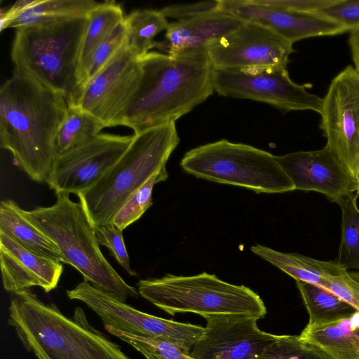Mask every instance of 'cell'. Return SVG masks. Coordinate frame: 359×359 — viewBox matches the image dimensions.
Segmentation results:
<instances>
[{
    "instance_id": "6da1fadb",
    "label": "cell",
    "mask_w": 359,
    "mask_h": 359,
    "mask_svg": "<svg viewBox=\"0 0 359 359\" xmlns=\"http://www.w3.org/2000/svg\"><path fill=\"white\" fill-rule=\"evenodd\" d=\"M138 59L137 88L116 126L137 133L175 123L214 92V68L205 48L167 54L150 51Z\"/></svg>"
},
{
    "instance_id": "7a4b0ae2",
    "label": "cell",
    "mask_w": 359,
    "mask_h": 359,
    "mask_svg": "<svg viewBox=\"0 0 359 359\" xmlns=\"http://www.w3.org/2000/svg\"><path fill=\"white\" fill-rule=\"evenodd\" d=\"M67 106L62 95L15 70L1 87L0 146L33 181L48 178Z\"/></svg>"
},
{
    "instance_id": "3957f363",
    "label": "cell",
    "mask_w": 359,
    "mask_h": 359,
    "mask_svg": "<svg viewBox=\"0 0 359 359\" xmlns=\"http://www.w3.org/2000/svg\"><path fill=\"white\" fill-rule=\"evenodd\" d=\"M8 311L9 325L37 359H130L89 323L81 307L67 317L27 290L12 293Z\"/></svg>"
},
{
    "instance_id": "277c9868",
    "label": "cell",
    "mask_w": 359,
    "mask_h": 359,
    "mask_svg": "<svg viewBox=\"0 0 359 359\" xmlns=\"http://www.w3.org/2000/svg\"><path fill=\"white\" fill-rule=\"evenodd\" d=\"M22 212L55 243L65 263L74 267L86 281L123 302L138 296L104 257L95 226L80 202L73 201L69 194H57L53 205Z\"/></svg>"
},
{
    "instance_id": "5b68a950",
    "label": "cell",
    "mask_w": 359,
    "mask_h": 359,
    "mask_svg": "<svg viewBox=\"0 0 359 359\" xmlns=\"http://www.w3.org/2000/svg\"><path fill=\"white\" fill-rule=\"evenodd\" d=\"M88 15L15 29L11 56L14 70L62 95L78 89L79 55Z\"/></svg>"
},
{
    "instance_id": "8992f818",
    "label": "cell",
    "mask_w": 359,
    "mask_h": 359,
    "mask_svg": "<svg viewBox=\"0 0 359 359\" xmlns=\"http://www.w3.org/2000/svg\"><path fill=\"white\" fill-rule=\"evenodd\" d=\"M179 142L175 122L134 133L113 167L93 187L77 196L95 227L112 223L128 198L165 168Z\"/></svg>"
},
{
    "instance_id": "52a82bcc",
    "label": "cell",
    "mask_w": 359,
    "mask_h": 359,
    "mask_svg": "<svg viewBox=\"0 0 359 359\" xmlns=\"http://www.w3.org/2000/svg\"><path fill=\"white\" fill-rule=\"evenodd\" d=\"M137 289L143 298L171 316L188 312L205 318L213 315L245 314L259 320L267 313L263 300L252 290L206 272L143 279L138 282Z\"/></svg>"
},
{
    "instance_id": "ba28073f",
    "label": "cell",
    "mask_w": 359,
    "mask_h": 359,
    "mask_svg": "<svg viewBox=\"0 0 359 359\" xmlns=\"http://www.w3.org/2000/svg\"><path fill=\"white\" fill-rule=\"evenodd\" d=\"M180 165L186 172L196 177L241 187L256 193L295 190L276 156L226 140L189 150L181 160Z\"/></svg>"
},
{
    "instance_id": "9c48e42d",
    "label": "cell",
    "mask_w": 359,
    "mask_h": 359,
    "mask_svg": "<svg viewBox=\"0 0 359 359\" xmlns=\"http://www.w3.org/2000/svg\"><path fill=\"white\" fill-rule=\"evenodd\" d=\"M70 299L85 303L101 318L104 327L168 341L189 353L203 337L205 327L164 319L140 311L84 280L67 291Z\"/></svg>"
},
{
    "instance_id": "30bf717a",
    "label": "cell",
    "mask_w": 359,
    "mask_h": 359,
    "mask_svg": "<svg viewBox=\"0 0 359 359\" xmlns=\"http://www.w3.org/2000/svg\"><path fill=\"white\" fill-rule=\"evenodd\" d=\"M320 114L326 145L359 182V72L353 67L332 79Z\"/></svg>"
},
{
    "instance_id": "8fae6325",
    "label": "cell",
    "mask_w": 359,
    "mask_h": 359,
    "mask_svg": "<svg viewBox=\"0 0 359 359\" xmlns=\"http://www.w3.org/2000/svg\"><path fill=\"white\" fill-rule=\"evenodd\" d=\"M292 44L261 25L245 22L206 49L215 69L255 73L286 68Z\"/></svg>"
},
{
    "instance_id": "7c38bea8",
    "label": "cell",
    "mask_w": 359,
    "mask_h": 359,
    "mask_svg": "<svg viewBox=\"0 0 359 359\" xmlns=\"http://www.w3.org/2000/svg\"><path fill=\"white\" fill-rule=\"evenodd\" d=\"M140 76L139 59L126 43L103 69L76 91L67 104L79 107L104 128L116 126L137 88Z\"/></svg>"
},
{
    "instance_id": "4fadbf2b",
    "label": "cell",
    "mask_w": 359,
    "mask_h": 359,
    "mask_svg": "<svg viewBox=\"0 0 359 359\" xmlns=\"http://www.w3.org/2000/svg\"><path fill=\"white\" fill-rule=\"evenodd\" d=\"M213 86L220 95L264 102L284 111L320 114L322 109L323 98L307 90L310 84L292 81L286 68L255 73L214 69Z\"/></svg>"
},
{
    "instance_id": "5bb4252c",
    "label": "cell",
    "mask_w": 359,
    "mask_h": 359,
    "mask_svg": "<svg viewBox=\"0 0 359 359\" xmlns=\"http://www.w3.org/2000/svg\"><path fill=\"white\" fill-rule=\"evenodd\" d=\"M132 140L133 135L98 134L90 142L57 156L46 183L56 195L78 196L105 175Z\"/></svg>"
},
{
    "instance_id": "9a60e30c",
    "label": "cell",
    "mask_w": 359,
    "mask_h": 359,
    "mask_svg": "<svg viewBox=\"0 0 359 359\" xmlns=\"http://www.w3.org/2000/svg\"><path fill=\"white\" fill-rule=\"evenodd\" d=\"M203 337L189 355L195 359H255L278 335L264 332L245 314L209 316Z\"/></svg>"
},
{
    "instance_id": "2e32d148",
    "label": "cell",
    "mask_w": 359,
    "mask_h": 359,
    "mask_svg": "<svg viewBox=\"0 0 359 359\" xmlns=\"http://www.w3.org/2000/svg\"><path fill=\"white\" fill-rule=\"evenodd\" d=\"M294 189L315 191L337 203L346 195L358 193L359 182L325 145L316 151L276 156Z\"/></svg>"
},
{
    "instance_id": "e0dca14e",
    "label": "cell",
    "mask_w": 359,
    "mask_h": 359,
    "mask_svg": "<svg viewBox=\"0 0 359 359\" xmlns=\"http://www.w3.org/2000/svg\"><path fill=\"white\" fill-rule=\"evenodd\" d=\"M222 10L245 22L261 25L294 43L307 38L347 32L319 13H302L270 6L259 0H222Z\"/></svg>"
},
{
    "instance_id": "ac0fdd59",
    "label": "cell",
    "mask_w": 359,
    "mask_h": 359,
    "mask_svg": "<svg viewBox=\"0 0 359 359\" xmlns=\"http://www.w3.org/2000/svg\"><path fill=\"white\" fill-rule=\"evenodd\" d=\"M0 265L4 289L11 293L41 287L55 289L63 271L60 262L40 256L0 232Z\"/></svg>"
},
{
    "instance_id": "d6986e66",
    "label": "cell",
    "mask_w": 359,
    "mask_h": 359,
    "mask_svg": "<svg viewBox=\"0 0 359 359\" xmlns=\"http://www.w3.org/2000/svg\"><path fill=\"white\" fill-rule=\"evenodd\" d=\"M245 21L222 10L168 24L165 39L158 49L168 53L184 50L208 48L231 34Z\"/></svg>"
},
{
    "instance_id": "ffe728a7",
    "label": "cell",
    "mask_w": 359,
    "mask_h": 359,
    "mask_svg": "<svg viewBox=\"0 0 359 359\" xmlns=\"http://www.w3.org/2000/svg\"><path fill=\"white\" fill-rule=\"evenodd\" d=\"M93 0H20L1 15V31L76 16L88 15Z\"/></svg>"
},
{
    "instance_id": "44dd1931",
    "label": "cell",
    "mask_w": 359,
    "mask_h": 359,
    "mask_svg": "<svg viewBox=\"0 0 359 359\" xmlns=\"http://www.w3.org/2000/svg\"><path fill=\"white\" fill-rule=\"evenodd\" d=\"M332 359H359V311L325 324H307L299 335Z\"/></svg>"
},
{
    "instance_id": "7402d4cb",
    "label": "cell",
    "mask_w": 359,
    "mask_h": 359,
    "mask_svg": "<svg viewBox=\"0 0 359 359\" xmlns=\"http://www.w3.org/2000/svg\"><path fill=\"white\" fill-rule=\"evenodd\" d=\"M0 232L40 256L65 263L55 243L36 227L25 217L18 204L11 199L1 201Z\"/></svg>"
},
{
    "instance_id": "603a6c76",
    "label": "cell",
    "mask_w": 359,
    "mask_h": 359,
    "mask_svg": "<svg viewBox=\"0 0 359 359\" xmlns=\"http://www.w3.org/2000/svg\"><path fill=\"white\" fill-rule=\"evenodd\" d=\"M251 251L296 281L307 282L322 287L330 278L346 270L335 261H321L297 253L280 252L259 244L252 246Z\"/></svg>"
},
{
    "instance_id": "cb8c5ba5",
    "label": "cell",
    "mask_w": 359,
    "mask_h": 359,
    "mask_svg": "<svg viewBox=\"0 0 359 359\" xmlns=\"http://www.w3.org/2000/svg\"><path fill=\"white\" fill-rule=\"evenodd\" d=\"M296 283L309 313L308 324L332 323L357 311L351 304L324 287L301 280Z\"/></svg>"
},
{
    "instance_id": "d4e9b609",
    "label": "cell",
    "mask_w": 359,
    "mask_h": 359,
    "mask_svg": "<svg viewBox=\"0 0 359 359\" xmlns=\"http://www.w3.org/2000/svg\"><path fill=\"white\" fill-rule=\"evenodd\" d=\"M126 43L131 52L137 57L154 48H158L159 42L154 40L168 26L166 18L160 10L142 9L132 11L125 17Z\"/></svg>"
},
{
    "instance_id": "484cf974",
    "label": "cell",
    "mask_w": 359,
    "mask_h": 359,
    "mask_svg": "<svg viewBox=\"0 0 359 359\" xmlns=\"http://www.w3.org/2000/svg\"><path fill=\"white\" fill-rule=\"evenodd\" d=\"M67 105L55 138L57 156L90 142L104 128L100 122L79 107L73 104Z\"/></svg>"
},
{
    "instance_id": "4316f807",
    "label": "cell",
    "mask_w": 359,
    "mask_h": 359,
    "mask_svg": "<svg viewBox=\"0 0 359 359\" xmlns=\"http://www.w3.org/2000/svg\"><path fill=\"white\" fill-rule=\"evenodd\" d=\"M358 193L339 199L337 203L341 210V233L338 256L334 260L346 270H359V208Z\"/></svg>"
},
{
    "instance_id": "83f0119b",
    "label": "cell",
    "mask_w": 359,
    "mask_h": 359,
    "mask_svg": "<svg viewBox=\"0 0 359 359\" xmlns=\"http://www.w3.org/2000/svg\"><path fill=\"white\" fill-rule=\"evenodd\" d=\"M121 6L114 1L97 4L88 15L79 55V68L83 62L114 29L124 20Z\"/></svg>"
},
{
    "instance_id": "f1b7e54d",
    "label": "cell",
    "mask_w": 359,
    "mask_h": 359,
    "mask_svg": "<svg viewBox=\"0 0 359 359\" xmlns=\"http://www.w3.org/2000/svg\"><path fill=\"white\" fill-rule=\"evenodd\" d=\"M126 43V29L123 20L95 47L81 64L77 90L103 69Z\"/></svg>"
},
{
    "instance_id": "f546056e",
    "label": "cell",
    "mask_w": 359,
    "mask_h": 359,
    "mask_svg": "<svg viewBox=\"0 0 359 359\" xmlns=\"http://www.w3.org/2000/svg\"><path fill=\"white\" fill-rule=\"evenodd\" d=\"M168 176L165 168L151 177L125 202L116 214L112 223L119 229L123 230L138 220L152 205L154 186L156 183L165 181Z\"/></svg>"
},
{
    "instance_id": "4dcf8cb0",
    "label": "cell",
    "mask_w": 359,
    "mask_h": 359,
    "mask_svg": "<svg viewBox=\"0 0 359 359\" xmlns=\"http://www.w3.org/2000/svg\"><path fill=\"white\" fill-rule=\"evenodd\" d=\"M110 334L130 344L145 359H195L179 347L163 339L124 332L111 327H104Z\"/></svg>"
},
{
    "instance_id": "1f68e13d",
    "label": "cell",
    "mask_w": 359,
    "mask_h": 359,
    "mask_svg": "<svg viewBox=\"0 0 359 359\" xmlns=\"http://www.w3.org/2000/svg\"><path fill=\"white\" fill-rule=\"evenodd\" d=\"M255 359H332L318 347L299 338V335H278Z\"/></svg>"
},
{
    "instance_id": "d6a6232c",
    "label": "cell",
    "mask_w": 359,
    "mask_h": 359,
    "mask_svg": "<svg viewBox=\"0 0 359 359\" xmlns=\"http://www.w3.org/2000/svg\"><path fill=\"white\" fill-rule=\"evenodd\" d=\"M95 229L99 245L107 247L121 267L130 275L135 276V272L130 266L123 230L117 228L113 223L95 226Z\"/></svg>"
},
{
    "instance_id": "836d02e7",
    "label": "cell",
    "mask_w": 359,
    "mask_h": 359,
    "mask_svg": "<svg viewBox=\"0 0 359 359\" xmlns=\"http://www.w3.org/2000/svg\"><path fill=\"white\" fill-rule=\"evenodd\" d=\"M318 13L343 25L347 32L359 27V0H335Z\"/></svg>"
},
{
    "instance_id": "e575fe53",
    "label": "cell",
    "mask_w": 359,
    "mask_h": 359,
    "mask_svg": "<svg viewBox=\"0 0 359 359\" xmlns=\"http://www.w3.org/2000/svg\"><path fill=\"white\" fill-rule=\"evenodd\" d=\"M324 288L332 292L359 311V279L356 273L344 270L330 278Z\"/></svg>"
},
{
    "instance_id": "d590c367",
    "label": "cell",
    "mask_w": 359,
    "mask_h": 359,
    "mask_svg": "<svg viewBox=\"0 0 359 359\" xmlns=\"http://www.w3.org/2000/svg\"><path fill=\"white\" fill-rule=\"evenodd\" d=\"M222 10V0H210L192 4H174L160 11L167 18L185 20Z\"/></svg>"
},
{
    "instance_id": "8d00e7d4",
    "label": "cell",
    "mask_w": 359,
    "mask_h": 359,
    "mask_svg": "<svg viewBox=\"0 0 359 359\" xmlns=\"http://www.w3.org/2000/svg\"><path fill=\"white\" fill-rule=\"evenodd\" d=\"M270 6L302 13H318L335 0H259Z\"/></svg>"
},
{
    "instance_id": "74e56055",
    "label": "cell",
    "mask_w": 359,
    "mask_h": 359,
    "mask_svg": "<svg viewBox=\"0 0 359 359\" xmlns=\"http://www.w3.org/2000/svg\"><path fill=\"white\" fill-rule=\"evenodd\" d=\"M348 43L354 68L359 72V27L350 32Z\"/></svg>"
},
{
    "instance_id": "f35d334b",
    "label": "cell",
    "mask_w": 359,
    "mask_h": 359,
    "mask_svg": "<svg viewBox=\"0 0 359 359\" xmlns=\"http://www.w3.org/2000/svg\"><path fill=\"white\" fill-rule=\"evenodd\" d=\"M356 275H357V276H358V278L359 279V273H356Z\"/></svg>"
}]
</instances>
